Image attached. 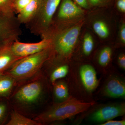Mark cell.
Here are the masks:
<instances>
[{"label":"cell","instance_id":"6da1fadb","mask_svg":"<svg viewBox=\"0 0 125 125\" xmlns=\"http://www.w3.org/2000/svg\"><path fill=\"white\" fill-rule=\"evenodd\" d=\"M94 104L93 102H84L73 98H68L40 114L35 120L42 124L65 120L86 111Z\"/></svg>","mask_w":125,"mask_h":125},{"label":"cell","instance_id":"7a4b0ae2","mask_svg":"<svg viewBox=\"0 0 125 125\" xmlns=\"http://www.w3.org/2000/svg\"><path fill=\"white\" fill-rule=\"evenodd\" d=\"M50 53V47L38 53L23 57L14 63L5 73L17 80L30 78L40 70Z\"/></svg>","mask_w":125,"mask_h":125},{"label":"cell","instance_id":"3957f363","mask_svg":"<svg viewBox=\"0 0 125 125\" xmlns=\"http://www.w3.org/2000/svg\"><path fill=\"white\" fill-rule=\"evenodd\" d=\"M61 2V0H42L37 13L30 22L32 23V31L42 35L46 33Z\"/></svg>","mask_w":125,"mask_h":125},{"label":"cell","instance_id":"277c9868","mask_svg":"<svg viewBox=\"0 0 125 125\" xmlns=\"http://www.w3.org/2000/svg\"><path fill=\"white\" fill-rule=\"evenodd\" d=\"M82 24L79 23L62 31L56 36L54 46L57 52L62 56L70 54L80 34Z\"/></svg>","mask_w":125,"mask_h":125},{"label":"cell","instance_id":"5b68a950","mask_svg":"<svg viewBox=\"0 0 125 125\" xmlns=\"http://www.w3.org/2000/svg\"><path fill=\"white\" fill-rule=\"evenodd\" d=\"M17 18L0 13V42L12 43L17 40L21 31Z\"/></svg>","mask_w":125,"mask_h":125},{"label":"cell","instance_id":"8992f818","mask_svg":"<svg viewBox=\"0 0 125 125\" xmlns=\"http://www.w3.org/2000/svg\"><path fill=\"white\" fill-rule=\"evenodd\" d=\"M52 43L51 40L45 38L39 42L34 43H25L16 40L11 43V49L15 55L23 58L50 47Z\"/></svg>","mask_w":125,"mask_h":125},{"label":"cell","instance_id":"52a82bcc","mask_svg":"<svg viewBox=\"0 0 125 125\" xmlns=\"http://www.w3.org/2000/svg\"><path fill=\"white\" fill-rule=\"evenodd\" d=\"M125 113V105L123 103L115 104L103 106L93 112L89 120L93 122L104 123Z\"/></svg>","mask_w":125,"mask_h":125},{"label":"cell","instance_id":"ba28073f","mask_svg":"<svg viewBox=\"0 0 125 125\" xmlns=\"http://www.w3.org/2000/svg\"><path fill=\"white\" fill-rule=\"evenodd\" d=\"M42 85L39 81H34L25 84L18 90L15 96L16 100L23 104L35 103L41 96Z\"/></svg>","mask_w":125,"mask_h":125},{"label":"cell","instance_id":"9c48e42d","mask_svg":"<svg viewBox=\"0 0 125 125\" xmlns=\"http://www.w3.org/2000/svg\"><path fill=\"white\" fill-rule=\"evenodd\" d=\"M84 11L73 0H62L58 11V18L61 20L71 19L81 17Z\"/></svg>","mask_w":125,"mask_h":125},{"label":"cell","instance_id":"30bf717a","mask_svg":"<svg viewBox=\"0 0 125 125\" xmlns=\"http://www.w3.org/2000/svg\"><path fill=\"white\" fill-rule=\"evenodd\" d=\"M12 43H0V74L3 73L14 63L22 58L15 55L11 49Z\"/></svg>","mask_w":125,"mask_h":125},{"label":"cell","instance_id":"8fae6325","mask_svg":"<svg viewBox=\"0 0 125 125\" xmlns=\"http://www.w3.org/2000/svg\"><path fill=\"white\" fill-rule=\"evenodd\" d=\"M105 96L112 98H124L125 84L124 81L118 77H112L106 83L103 90Z\"/></svg>","mask_w":125,"mask_h":125},{"label":"cell","instance_id":"7c38bea8","mask_svg":"<svg viewBox=\"0 0 125 125\" xmlns=\"http://www.w3.org/2000/svg\"><path fill=\"white\" fill-rule=\"evenodd\" d=\"M80 75L83 85L89 92L96 89L98 84L96 71L91 65H83L80 69Z\"/></svg>","mask_w":125,"mask_h":125},{"label":"cell","instance_id":"4fadbf2b","mask_svg":"<svg viewBox=\"0 0 125 125\" xmlns=\"http://www.w3.org/2000/svg\"><path fill=\"white\" fill-rule=\"evenodd\" d=\"M42 1L31 0L27 6L18 13L17 18L20 23H27L31 22L37 13Z\"/></svg>","mask_w":125,"mask_h":125},{"label":"cell","instance_id":"5bb4252c","mask_svg":"<svg viewBox=\"0 0 125 125\" xmlns=\"http://www.w3.org/2000/svg\"><path fill=\"white\" fill-rule=\"evenodd\" d=\"M15 80L7 74H0V97L10 95L14 85Z\"/></svg>","mask_w":125,"mask_h":125},{"label":"cell","instance_id":"9a60e30c","mask_svg":"<svg viewBox=\"0 0 125 125\" xmlns=\"http://www.w3.org/2000/svg\"><path fill=\"white\" fill-rule=\"evenodd\" d=\"M7 125H40L41 123L24 116L18 112L14 111L11 113L10 119Z\"/></svg>","mask_w":125,"mask_h":125},{"label":"cell","instance_id":"2e32d148","mask_svg":"<svg viewBox=\"0 0 125 125\" xmlns=\"http://www.w3.org/2000/svg\"><path fill=\"white\" fill-rule=\"evenodd\" d=\"M93 29L96 34L101 39L107 38L110 34V31L107 24L103 21L97 20L94 22Z\"/></svg>","mask_w":125,"mask_h":125},{"label":"cell","instance_id":"e0dca14e","mask_svg":"<svg viewBox=\"0 0 125 125\" xmlns=\"http://www.w3.org/2000/svg\"><path fill=\"white\" fill-rule=\"evenodd\" d=\"M54 95L58 101H64L69 98V90L65 83L60 81L56 83L54 88Z\"/></svg>","mask_w":125,"mask_h":125},{"label":"cell","instance_id":"ac0fdd59","mask_svg":"<svg viewBox=\"0 0 125 125\" xmlns=\"http://www.w3.org/2000/svg\"><path fill=\"white\" fill-rule=\"evenodd\" d=\"M94 42L91 34L85 33L83 39V52L86 56L91 54L94 49Z\"/></svg>","mask_w":125,"mask_h":125},{"label":"cell","instance_id":"d6986e66","mask_svg":"<svg viewBox=\"0 0 125 125\" xmlns=\"http://www.w3.org/2000/svg\"><path fill=\"white\" fill-rule=\"evenodd\" d=\"M69 69L67 65L61 66L55 69L51 76L52 83H55L57 80L65 77L69 72Z\"/></svg>","mask_w":125,"mask_h":125},{"label":"cell","instance_id":"ffe728a7","mask_svg":"<svg viewBox=\"0 0 125 125\" xmlns=\"http://www.w3.org/2000/svg\"><path fill=\"white\" fill-rule=\"evenodd\" d=\"M112 51L111 48L105 47L100 52L98 57V62L101 66H106L111 60Z\"/></svg>","mask_w":125,"mask_h":125},{"label":"cell","instance_id":"44dd1931","mask_svg":"<svg viewBox=\"0 0 125 125\" xmlns=\"http://www.w3.org/2000/svg\"><path fill=\"white\" fill-rule=\"evenodd\" d=\"M14 12L11 0H0V13L5 14L13 15Z\"/></svg>","mask_w":125,"mask_h":125},{"label":"cell","instance_id":"7402d4cb","mask_svg":"<svg viewBox=\"0 0 125 125\" xmlns=\"http://www.w3.org/2000/svg\"><path fill=\"white\" fill-rule=\"evenodd\" d=\"M31 0H14L12 2V5L14 12L19 13L25 8Z\"/></svg>","mask_w":125,"mask_h":125},{"label":"cell","instance_id":"603a6c76","mask_svg":"<svg viewBox=\"0 0 125 125\" xmlns=\"http://www.w3.org/2000/svg\"><path fill=\"white\" fill-rule=\"evenodd\" d=\"M92 5L96 7H102L109 4L112 0H88Z\"/></svg>","mask_w":125,"mask_h":125},{"label":"cell","instance_id":"cb8c5ba5","mask_svg":"<svg viewBox=\"0 0 125 125\" xmlns=\"http://www.w3.org/2000/svg\"><path fill=\"white\" fill-rule=\"evenodd\" d=\"M78 6L84 9H88L89 6L88 0H73Z\"/></svg>","mask_w":125,"mask_h":125},{"label":"cell","instance_id":"d4e9b609","mask_svg":"<svg viewBox=\"0 0 125 125\" xmlns=\"http://www.w3.org/2000/svg\"><path fill=\"white\" fill-rule=\"evenodd\" d=\"M101 125H125V120L120 121H112L111 120L104 122Z\"/></svg>","mask_w":125,"mask_h":125},{"label":"cell","instance_id":"484cf974","mask_svg":"<svg viewBox=\"0 0 125 125\" xmlns=\"http://www.w3.org/2000/svg\"><path fill=\"white\" fill-rule=\"evenodd\" d=\"M116 6L119 11L122 13L125 12V0H117Z\"/></svg>","mask_w":125,"mask_h":125},{"label":"cell","instance_id":"4316f807","mask_svg":"<svg viewBox=\"0 0 125 125\" xmlns=\"http://www.w3.org/2000/svg\"><path fill=\"white\" fill-rule=\"evenodd\" d=\"M120 39L121 42L123 44L125 43V23L122 25L120 28Z\"/></svg>","mask_w":125,"mask_h":125},{"label":"cell","instance_id":"83f0119b","mask_svg":"<svg viewBox=\"0 0 125 125\" xmlns=\"http://www.w3.org/2000/svg\"><path fill=\"white\" fill-rule=\"evenodd\" d=\"M7 110V106L5 104L0 103V122L4 116Z\"/></svg>","mask_w":125,"mask_h":125},{"label":"cell","instance_id":"f1b7e54d","mask_svg":"<svg viewBox=\"0 0 125 125\" xmlns=\"http://www.w3.org/2000/svg\"><path fill=\"white\" fill-rule=\"evenodd\" d=\"M118 64L121 68L125 69V54H121L118 57Z\"/></svg>","mask_w":125,"mask_h":125},{"label":"cell","instance_id":"f546056e","mask_svg":"<svg viewBox=\"0 0 125 125\" xmlns=\"http://www.w3.org/2000/svg\"><path fill=\"white\" fill-rule=\"evenodd\" d=\"M11 1H12V2H13V1L14 0H11Z\"/></svg>","mask_w":125,"mask_h":125}]
</instances>
